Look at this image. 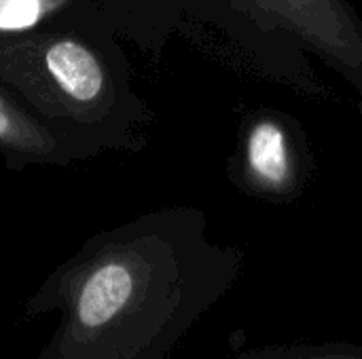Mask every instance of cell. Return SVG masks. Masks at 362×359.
Wrapping results in <instances>:
<instances>
[{
  "label": "cell",
  "instance_id": "obj_4",
  "mask_svg": "<svg viewBox=\"0 0 362 359\" xmlns=\"http://www.w3.org/2000/svg\"><path fill=\"white\" fill-rule=\"evenodd\" d=\"M0 154L11 165H66L85 152L0 85Z\"/></svg>",
  "mask_w": 362,
  "mask_h": 359
},
{
  "label": "cell",
  "instance_id": "obj_5",
  "mask_svg": "<svg viewBox=\"0 0 362 359\" xmlns=\"http://www.w3.org/2000/svg\"><path fill=\"white\" fill-rule=\"evenodd\" d=\"M248 176L265 193H286L295 184V163L284 129L269 118L257 121L246 142Z\"/></svg>",
  "mask_w": 362,
  "mask_h": 359
},
{
  "label": "cell",
  "instance_id": "obj_3",
  "mask_svg": "<svg viewBox=\"0 0 362 359\" xmlns=\"http://www.w3.org/2000/svg\"><path fill=\"white\" fill-rule=\"evenodd\" d=\"M259 23L282 28L344 72L362 76V23L348 0H242Z\"/></svg>",
  "mask_w": 362,
  "mask_h": 359
},
{
  "label": "cell",
  "instance_id": "obj_6",
  "mask_svg": "<svg viewBox=\"0 0 362 359\" xmlns=\"http://www.w3.org/2000/svg\"><path fill=\"white\" fill-rule=\"evenodd\" d=\"M91 21V0H0V34Z\"/></svg>",
  "mask_w": 362,
  "mask_h": 359
},
{
  "label": "cell",
  "instance_id": "obj_7",
  "mask_svg": "<svg viewBox=\"0 0 362 359\" xmlns=\"http://www.w3.org/2000/svg\"><path fill=\"white\" fill-rule=\"evenodd\" d=\"M231 359H362V345L320 343V345H278L259 347Z\"/></svg>",
  "mask_w": 362,
  "mask_h": 359
},
{
  "label": "cell",
  "instance_id": "obj_1",
  "mask_svg": "<svg viewBox=\"0 0 362 359\" xmlns=\"http://www.w3.org/2000/svg\"><path fill=\"white\" fill-rule=\"evenodd\" d=\"M227 284L157 226L95 235L25 300V317L59 315L34 359H165Z\"/></svg>",
  "mask_w": 362,
  "mask_h": 359
},
{
  "label": "cell",
  "instance_id": "obj_2",
  "mask_svg": "<svg viewBox=\"0 0 362 359\" xmlns=\"http://www.w3.org/2000/svg\"><path fill=\"white\" fill-rule=\"evenodd\" d=\"M0 85L85 157L110 140L121 85L91 21L0 34Z\"/></svg>",
  "mask_w": 362,
  "mask_h": 359
}]
</instances>
